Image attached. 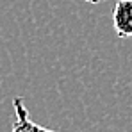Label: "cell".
Returning <instances> with one entry per match:
<instances>
[{
	"label": "cell",
	"mask_w": 132,
	"mask_h": 132,
	"mask_svg": "<svg viewBox=\"0 0 132 132\" xmlns=\"http://www.w3.org/2000/svg\"><path fill=\"white\" fill-rule=\"evenodd\" d=\"M112 27L118 38H132V0H118L112 9Z\"/></svg>",
	"instance_id": "cell-1"
},
{
	"label": "cell",
	"mask_w": 132,
	"mask_h": 132,
	"mask_svg": "<svg viewBox=\"0 0 132 132\" xmlns=\"http://www.w3.org/2000/svg\"><path fill=\"white\" fill-rule=\"evenodd\" d=\"M13 109H14V123H13V129L11 132H59V130H52V129H46L43 125L36 123L30 120L29 116V109L25 107L22 96H16L13 100Z\"/></svg>",
	"instance_id": "cell-2"
},
{
	"label": "cell",
	"mask_w": 132,
	"mask_h": 132,
	"mask_svg": "<svg viewBox=\"0 0 132 132\" xmlns=\"http://www.w3.org/2000/svg\"><path fill=\"white\" fill-rule=\"evenodd\" d=\"M84 2H88V4H100V2H105V0H84Z\"/></svg>",
	"instance_id": "cell-3"
}]
</instances>
